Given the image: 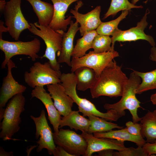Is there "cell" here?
Segmentation results:
<instances>
[{
	"instance_id": "obj_1",
	"label": "cell",
	"mask_w": 156,
	"mask_h": 156,
	"mask_svg": "<svg viewBox=\"0 0 156 156\" xmlns=\"http://www.w3.org/2000/svg\"><path fill=\"white\" fill-rule=\"evenodd\" d=\"M121 67L116 64L114 67H107L104 69L94 85L90 89L92 98L103 96L110 97L122 96L128 78L122 70Z\"/></svg>"
},
{
	"instance_id": "obj_2",
	"label": "cell",
	"mask_w": 156,
	"mask_h": 156,
	"mask_svg": "<svg viewBox=\"0 0 156 156\" xmlns=\"http://www.w3.org/2000/svg\"><path fill=\"white\" fill-rule=\"evenodd\" d=\"M60 80L66 93L77 105L79 111L82 113L84 116L93 115L111 122L117 121L122 117L113 109L108 110L106 113L102 112L90 101L79 96L76 90L77 79L74 73L62 74Z\"/></svg>"
},
{
	"instance_id": "obj_3",
	"label": "cell",
	"mask_w": 156,
	"mask_h": 156,
	"mask_svg": "<svg viewBox=\"0 0 156 156\" xmlns=\"http://www.w3.org/2000/svg\"><path fill=\"white\" fill-rule=\"evenodd\" d=\"M140 83V77L133 71L130 74L124 86L120 100L115 103L105 104L104 108L107 110H115L122 117L125 115V110L128 109L132 115L133 122L140 121L141 118L138 116L137 110L141 107V102L136 97V90Z\"/></svg>"
},
{
	"instance_id": "obj_4",
	"label": "cell",
	"mask_w": 156,
	"mask_h": 156,
	"mask_svg": "<svg viewBox=\"0 0 156 156\" xmlns=\"http://www.w3.org/2000/svg\"><path fill=\"white\" fill-rule=\"evenodd\" d=\"M25 97L23 93L13 96L8 103L0 123V138L4 141L14 140L12 137L19 130L20 115L25 110Z\"/></svg>"
},
{
	"instance_id": "obj_5",
	"label": "cell",
	"mask_w": 156,
	"mask_h": 156,
	"mask_svg": "<svg viewBox=\"0 0 156 156\" xmlns=\"http://www.w3.org/2000/svg\"><path fill=\"white\" fill-rule=\"evenodd\" d=\"M31 27L28 29L31 33L41 38L46 45V49L41 58L47 59L51 67L59 70L60 66L56 58L57 52L60 54L62 48L63 34L64 31H55L49 26L40 25L38 22L29 23Z\"/></svg>"
},
{
	"instance_id": "obj_6",
	"label": "cell",
	"mask_w": 156,
	"mask_h": 156,
	"mask_svg": "<svg viewBox=\"0 0 156 156\" xmlns=\"http://www.w3.org/2000/svg\"><path fill=\"white\" fill-rule=\"evenodd\" d=\"M119 56L118 53L115 50L101 53L90 51L81 57H72L71 61V72L74 73L79 67H87L94 70L98 78L105 68L114 67L117 64L114 59Z\"/></svg>"
},
{
	"instance_id": "obj_7",
	"label": "cell",
	"mask_w": 156,
	"mask_h": 156,
	"mask_svg": "<svg viewBox=\"0 0 156 156\" xmlns=\"http://www.w3.org/2000/svg\"><path fill=\"white\" fill-rule=\"evenodd\" d=\"M29 71L25 72L24 79L25 83L32 88L60 83L61 72L53 69L49 61L43 64L35 62Z\"/></svg>"
},
{
	"instance_id": "obj_8",
	"label": "cell",
	"mask_w": 156,
	"mask_h": 156,
	"mask_svg": "<svg viewBox=\"0 0 156 156\" xmlns=\"http://www.w3.org/2000/svg\"><path fill=\"white\" fill-rule=\"evenodd\" d=\"M41 42L38 38L28 42H10L0 38V49L4 53L5 59L1 64L2 69H4L8 61L14 56L25 55L29 56L33 61L39 57Z\"/></svg>"
},
{
	"instance_id": "obj_9",
	"label": "cell",
	"mask_w": 156,
	"mask_h": 156,
	"mask_svg": "<svg viewBox=\"0 0 156 156\" xmlns=\"http://www.w3.org/2000/svg\"><path fill=\"white\" fill-rule=\"evenodd\" d=\"M21 0H10L6 2L3 12L5 24L11 37L18 40L21 33L31 26L21 9Z\"/></svg>"
},
{
	"instance_id": "obj_10",
	"label": "cell",
	"mask_w": 156,
	"mask_h": 156,
	"mask_svg": "<svg viewBox=\"0 0 156 156\" xmlns=\"http://www.w3.org/2000/svg\"><path fill=\"white\" fill-rule=\"evenodd\" d=\"M53 136L55 143L73 156L85 155L88 144L81 134L69 129H61L53 133Z\"/></svg>"
},
{
	"instance_id": "obj_11",
	"label": "cell",
	"mask_w": 156,
	"mask_h": 156,
	"mask_svg": "<svg viewBox=\"0 0 156 156\" xmlns=\"http://www.w3.org/2000/svg\"><path fill=\"white\" fill-rule=\"evenodd\" d=\"M150 13L148 9L141 21L138 22L136 27L126 30H121L119 29L112 36L111 48L114 50V46L116 41L126 42L135 41L139 40L148 41L152 47H155V43L153 38L146 34L144 30L148 25L146 21L147 15Z\"/></svg>"
},
{
	"instance_id": "obj_12",
	"label": "cell",
	"mask_w": 156,
	"mask_h": 156,
	"mask_svg": "<svg viewBox=\"0 0 156 156\" xmlns=\"http://www.w3.org/2000/svg\"><path fill=\"white\" fill-rule=\"evenodd\" d=\"M36 126L35 137L38 141L36 142L38 145L36 149L38 152L41 151L44 148L46 149L49 154L53 155L56 147L54 141L53 133L47 122L45 111L41 110L38 117L30 116Z\"/></svg>"
},
{
	"instance_id": "obj_13",
	"label": "cell",
	"mask_w": 156,
	"mask_h": 156,
	"mask_svg": "<svg viewBox=\"0 0 156 156\" xmlns=\"http://www.w3.org/2000/svg\"><path fill=\"white\" fill-rule=\"evenodd\" d=\"M7 75L3 80L0 90V120L3 119L5 105L8 100L15 95L23 93L26 90V87L16 81L12 75L11 70L16 67L15 64L10 59L7 64Z\"/></svg>"
},
{
	"instance_id": "obj_14",
	"label": "cell",
	"mask_w": 156,
	"mask_h": 156,
	"mask_svg": "<svg viewBox=\"0 0 156 156\" xmlns=\"http://www.w3.org/2000/svg\"><path fill=\"white\" fill-rule=\"evenodd\" d=\"M81 0L78 1L74 9H71L70 12L73 15L76 21L79 24V31L81 36L85 33L96 29L102 23L100 15L101 8L100 5L86 14H83L78 12L79 9L83 5Z\"/></svg>"
},
{
	"instance_id": "obj_15",
	"label": "cell",
	"mask_w": 156,
	"mask_h": 156,
	"mask_svg": "<svg viewBox=\"0 0 156 156\" xmlns=\"http://www.w3.org/2000/svg\"><path fill=\"white\" fill-rule=\"evenodd\" d=\"M81 135L88 144L84 156H91L94 153L105 149H112L118 151L127 148L124 141L109 138H97L92 134L86 132H82Z\"/></svg>"
},
{
	"instance_id": "obj_16",
	"label": "cell",
	"mask_w": 156,
	"mask_h": 156,
	"mask_svg": "<svg viewBox=\"0 0 156 156\" xmlns=\"http://www.w3.org/2000/svg\"><path fill=\"white\" fill-rule=\"evenodd\" d=\"M54 7L53 16L48 25L55 31H66L67 26L70 25L73 16H69L66 18L65 15L68 9L73 3L81 0H50Z\"/></svg>"
},
{
	"instance_id": "obj_17",
	"label": "cell",
	"mask_w": 156,
	"mask_h": 156,
	"mask_svg": "<svg viewBox=\"0 0 156 156\" xmlns=\"http://www.w3.org/2000/svg\"><path fill=\"white\" fill-rule=\"evenodd\" d=\"M32 98L40 100L44 105L48 114V119L52 125L55 132L59 131V124L62 117L55 106L49 93L47 92L44 86H36L31 92Z\"/></svg>"
},
{
	"instance_id": "obj_18",
	"label": "cell",
	"mask_w": 156,
	"mask_h": 156,
	"mask_svg": "<svg viewBox=\"0 0 156 156\" xmlns=\"http://www.w3.org/2000/svg\"><path fill=\"white\" fill-rule=\"evenodd\" d=\"M47 90L53 100V103L61 116L67 115L72 111L74 102L66 93L60 83L47 85Z\"/></svg>"
},
{
	"instance_id": "obj_19",
	"label": "cell",
	"mask_w": 156,
	"mask_h": 156,
	"mask_svg": "<svg viewBox=\"0 0 156 156\" xmlns=\"http://www.w3.org/2000/svg\"><path fill=\"white\" fill-rule=\"evenodd\" d=\"M70 25L68 31L63 33L62 49L57 61L60 64L64 63L70 67V57L74 48V39L77 32L79 30V23L76 21L74 23L72 20Z\"/></svg>"
},
{
	"instance_id": "obj_20",
	"label": "cell",
	"mask_w": 156,
	"mask_h": 156,
	"mask_svg": "<svg viewBox=\"0 0 156 156\" xmlns=\"http://www.w3.org/2000/svg\"><path fill=\"white\" fill-rule=\"evenodd\" d=\"M93 134L97 138H111L124 142L130 141L135 143L138 146L142 147L146 142L141 135H133L130 133L126 127L118 130L95 133Z\"/></svg>"
},
{
	"instance_id": "obj_21",
	"label": "cell",
	"mask_w": 156,
	"mask_h": 156,
	"mask_svg": "<svg viewBox=\"0 0 156 156\" xmlns=\"http://www.w3.org/2000/svg\"><path fill=\"white\" fill-rule=\"evenodd\" d=\"M32 7L37 16L39 24L48 26L52 20L54 12L53 5L41 0H26Z\"/></svg>"
},
{
	"instance_id": "obj_22",
	"label": "cell",
	"mask_w": 156,
	"mask_h": 156,
	"mask_svg": "<svg viewBox=\"0 0 156 156\" xmlns=\"http://www.w3.org/2000/svg\"><path fill=\"white\" fill-rule=\"evenodd\" d=\"M79 111H71L67 115L62 117L59 128L68 126L71 129L87 132L90 125L89 119L79 113Z\"/></svg>"
},
{
	"instance_id": "obj_23",
	"label": "cell",
	"mask_w": 156,
	"mask_h": 156,
	"mask_svg": "<svg viewBox=\"0 0 156 156\" xmlns=\"http://www.w3.org/2000/svg\"><path fill=\"white\" fill-rule=\"evenodd\" d=\"M140 121L142 136L146 142L154 143L156 140V109L148 111Z\"/></svg>"
},
{
	"instance_id": "obj_24",
	"label": "cell",
	"mask_w": 156,
	"mask_h": 156,
	"mask_svg": "<svg viewBox=\"0 0 156 156\" xmlns=\"http://www.w3.org/2000/svg\"><path fill=\"white\" fill-rule=\"evenodd\" d=\"M77 79V88L78 90L85 91L92 87L97 78L92 69L82 66L77 69L74 72Z\"/></svg>"
},
{
	"instance_id": "obj_25",
	"label": "cell",
	"mask_w": 156,
	"mask_h": 156,
	"mask_svg": "<svg viewBox=\"0 0 156 156\" xmlns=\"http://www.w3.org/2000/svg\"><path fill=\"white\" fill-rule=\"evenodd\" d=\"M88 117L90 120V125L87 132L89 133L105 132L114 129H120L123 127L116 124L108 122L103 118L93 115H89Z\"/></svg>"
},
{
	"instance_id": "obj_26",
	"label": "cell",
	"mask_w": 156,
	"mask_h": 156,
	"mask_svg": "<svg viewBox=\"0 0 156 156\" xmlns=\"http://www.w3.org/2000/svg\"><path fill=\"white\" fill-rule=\"evenodd\" d=\"M97 34L96 30L85 32L82 38L77 40L71 56L80 57L85 55L86 51L91 49L93 40Z\"/></svg>"
},
{
	"instance_id": "obj_27",
	"label": "cell",
	"mask_w": 156,
	"mask_h": 156,
	"mask_svg": "<svg viewBox=\"0 0 156 156\" xmlns=\"http://www.w3.org/2000/svg\"><path fill=\"white\" fill-rule=\"evenodd\" d=\"M133 70L142 80L136 90V94H140L147 90L156 89V69L145 73Z\"/></svg>"
},
{
	"instance_id": "obj_28",
	"label": "cell",
	"mask_w": 156,
	"mask_h": 156,
	"mask_svg": "<svg viewBox=\"0 0 156 156\" xmlns=\"http://www.w3.org/2000/svg\"><path fill=\"white\" fill-rule=\"evenodd\" d=\"M129 13V11L124 10L120 15L116 19L108 22H102L96 29L98 34L112 36L118 29V25L120 22L125 18Z\"/></svg>"
},
{
	"instance_id": "obj_29",
	"label": "cell",
	"mask_w": 156,
	"mask_h": 156,
	"mask_svg": "<svg viewBox=\"0 0 156 156\" xmlns=\"http://www.w3.org/2000/svg\"><path fill=\"white\" fill-rule=\"evenodd\" d=\"M142 5H136L130 3L128 0H111L109 7L107 12L104 14L103 20L108 17L115 16L118 12L124 10H130L131 9L142 8Z\"/></svg>"
},
{
	"instance_id": "obj_30",
	"label": "cell",
	"mask_w": 156,
	"mask_h": 156,
	"mask_svg": "<svg viewBox=\"0 0 156 156\" xmlns=\"http://www.w3.org/2000/svg\"><path fill=\"white\" fill-rule=\"evenodd\" d=\"M112 39L109 36L97 34L94 38L91 49L94 52L101 53L109 51H113L111 48Z\"/></svg>"
},
{
	"instance_id": "obj_31",
	"label": "cell",
	"mask_w": 156,
	"mask_h": 156,
	"mask_svg": "<svg viewBox=\"0 0 156 156\" xmlns=\"http://www.w3.org/2000/svg\"><path fill=\"white\" fill-rule=\"evenodd\" d=\"M114 156H148L142 147L137 148H127L125 149L118 152H114Z\"/></svg>"
},
{
	"instance_id": "obj_32",
	"label": "cell",
	"mask_w": 156,
	"mask_h": 156,
	"mask_svg": "<svg viewBox=\"0 0 156 156\" xmlns=\"http://www.w3.org/2000/svg\"><path fill=\"white\" fill-rule=\"evenodd\" d=\"M125 125L127 131L131 134L135 135H141V127L140 123L129 121L126 123Z\"/></svg>"
},
{
	"instance_id": "obj_33",
	"label": "cell",
	"mask_w": 156,
	"mask_h": 156,
	"mask_svg": "<svg viewBox=\"0 0 156 156\" xmlns=\"http://www.w3.org/2000/svg\"><path fill=\"white\" fill-rule=\"evenodd\" d=\"M142 147L148 156L156 154V140L153 143L146 142Z\"/></svg>"
},
{
	"instance_id": "obj_34",
	"label": "cell",
	"mask_w": 156,
	"mask_h": 156,
	"mask_svg": "<svg viewBox=\"0 0 156 156\" xmlns=\"http://www.w3.org/2000/svg\"><path fill=\"white\" fill-rule=\"evenodd\" d=\"M53 155L54 156H73L62 147L58 145L56 147Z\"/></svg>"
},
{
	"instance_id": "obj_35",
	"label": "cell",
	"mask_w": 156,
	"mask_h": 156,
	"mask_svg": "<svg viewBox=\"0 0 156 156\" xmlns=\"http://www.w3.org/2000/svg\"><path fill=\"white\" fill-rule=\"evenodd\" d=\"M99 156H114V151L112 149H107L97 152Z\"/></svg>"
},
{
	"instance_id": "obj_36",
	"label": "cell",
	"mask_w": 156,
	"mask_h": 156,
	"mask_svg": "<svg viewBox=\"0 0 156 156\" xmlns=\"http://www.w3.org/2000/svg\"><path fill=\"white\" fill-rule=\"evenodd\" d=\"M150 59L156 62V47H152L151 49Z\"/></svg>"
},
{
	"instance_id": "obj_37",
	"label": "cell",
	"mask_w": 156,
	"mask_h": 156,
	"mask_svg": "<svg viewBox=\"0 0 156 156\" xmlns=\"http://www.w3.org/2000/svg\"><path fill=\"white\" fill-rule=\"evenodd\" d=\"M13 155L12 152H7L5 151L2 147H0V156H12Z\"/></svg>"
},
{
	"instance_id": "obj_38",
	"label": "cell",
	"mask_w": 156,
	"mask_h": 156,
	"mask_svg": "<svg viewBox=\"0 0 156 156\" xmlns=\"http://www.w3.org/2000/svg\"><path fill=\"white\" fill-rule=\"evenodd\" d=\"M4 22L1 20L0 21V38H2V34L3 32L8 31V29L7 27H5L3 25Z\"/></svg>"
},
{
	"instance_id": "obj_39",
	"label": "cell",
	"mask_w": 156,
	"mask_h": 156,
	"mask_svg": "<svg viewBox=\"0 0 156 156\" xmlns=\"http://www.w3.org/2000/svg\"><path fill=\"white\" fill-rule=\"evenodd\" d=\"M6 2L5 0H0V14L2 15L3 13Z\"/></svg>"
},
{
	"instance_id": "obj_40",
	"label": "cell",
	"mask_w": 156,
	"mask_h": 156,
	"mask_svg": "<svg viewBox=\"0 0 156 156\" xmlns=\"http://www.w3.org/2000/svg\"><path fill=\"white\" fill-rule=\"evenodd\" d=\"M151 101L152 103L156 105V93L152 94L151 96Z\"/></svg>"
},
{
	"instance_id": "obj_41",
	"label": "cell",
	"mask_w": 156,
	"mask_h": 156,
	"mask_svg": "<svg viewBox=\"0 0 156 156\" xmlns=\"http://www.w3.org/2000/svg\"><path fill=\"white\" fill-rule=\"evenodd\" d=\"M139 0H132L131 3L135 5L136 3ZM148 0H147L146 1V2Z\"/></svg>"
}]
</instances>
